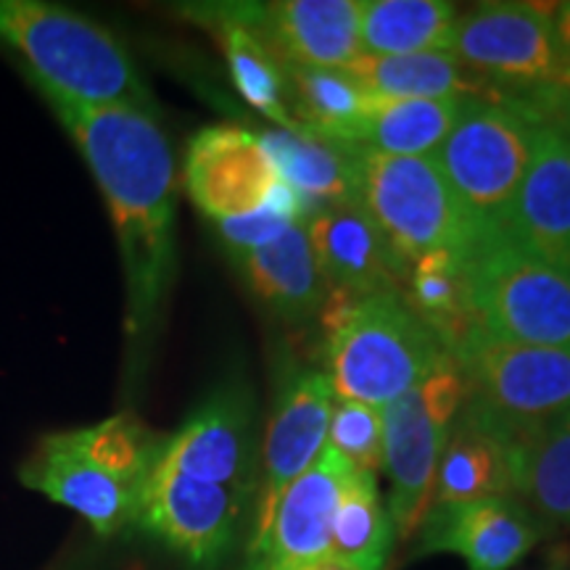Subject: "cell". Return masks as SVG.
<instances>
[{"instance_id": "6da1fadb", "label": "cell", "mask_w": 570, "mask_h": 570, "mask_svg": "<svg viewBox=\"0 0 570 570\" xmlns=\"http://www.w3.org/2000/svg\"><path fill=\"white\" fill-rule=\"evenodd\" d=\"M80 148L109 206L125 269L130 341L159 323L175 283V156L154 111L80 106L40 92Z\"/></svg>"}, {"instance_id": "7a4b0ae2", "label": "cell", "mask_w": 570, "mask_h": 570, "mask_svg": "<svg viewBox=\"0 0 570 570\" xmlns=\"http://www.w3.org/2000/svg\"><path fill=\"white\" fill-rule=\"evenodd\" d=\"M167 439L132 412L77 431L51 433L24 462L19 479L56 504L75 510L101 537L138 523L142 497Z\"/></svg>"}, {"instance_id": "3957f363", "label": "cell", "mask_w": 570, "mask_h": 570, "mask_svg": "<svg viewBox=\"0 0 570 570\" xmlns=\"http://www.w3.org/2000/svg\"><path fill=\"white\" fill-rule=\"evenodd\" d=\"M0 42L24 59L40 92L96 109L154 111L127 48L82 13L40 0H0Z\"/></svg>"}, {"instance_id": "277c9868", "label": "cell", "mask_w": 570, "mask_h": 570, "mask_svg": "<svg viewBox=\"0 0 570 570\" xmlns=\"http://www.w3.org/2000/svg\"><path fill=\"white\" fill-rule=\"evenodd\" d=\"M327 341V377L338 399L386 407L446 360L402 294L354 298L331 291L320 309Z\"/></svg>"}, {"instance_id": "5b68a950", "label": "cell", "mask_w": 570, "mask_h": 570, "mask_svg": "<svg viewBox=\"0 0 570 570\" xmlns=\"http://www.w3.org/2000/svg\"><path fill=\"white\" fill-rule=\"evenodd\" d=\"M465 375V407L512 446L570 412L568 348L515 344L475 327L454 348Z\"/></svg>"}, {"instance_id": "8992f818", "label": "cell", "mask_w": 570, "mask_h": 570, "mask_svg": "<svg viewBox=\"0 0 570 570\" xmlns=\"http://www.w3.org/2000/svg\"><path fill=\"white\" fill-rule=\"evenodd\" d=\"M356 204L407 267L433 252L470 254L489 235L465 212L433 159L386 156L365 148Z\"/></svg>"}, {"instance_id": "52a82bcc", "label": "cell", "mask_w": 570, "mask_h": 570, "mask_svg": "<svg viewBox=\"0 0 570 570\" xmlns=\"http://www.w3.org/2000/svg\"><path fill=\"white\" fill-rule=\"evenodd\" d=\"M541 125V117L523 96L470 101L460 122L431 156L465 212L487 233H502Z\"/></svg>"}, {"instance_id": "ba28073f", "label": "cell", "mask_w": 570, "mask_h": 570, "mask_svg": "<svg viewBox=\"0 0 570 570\" xmlns=\"http://www.w3.org/2000/svg\"><path fill=\"white\" fill-rule=\"evenodd\" d=\"M465 396V375L458 362L446 356L415 389L381 407V470L389 479L386 508L394 531L402 539L415 537L425 512L431 510L441 452Z\"/></svg>"}, {"instance_id": "9c48e42d", "label": "cell", "mask_w": 570, "mask_h": 570, "mask_svg": "<svg viewBox=\"0 0 570 570\" xmlns=\"http://www.w3.org/2000/svg\"><path fill=\"white\" fill-rule=\"evenodd\" d=\"M475 320L491 336L570 352V269L489 233L465 256Z\"/></svg>"}, {"instance_id": "30bf717a", "label": "cell", "mask_w": 570, "mask_h": 570, "mask_svg": "<svg viewBox=\"0 0 570 570\" xmlns=\"http://www.w3.org/2000/svg\"><path fill=\"white\" fill-rule=\"evenodd\" d=\"M449 53L508 96L570 88L554 9L537 3H483L460 13Z\"/></svg>"}, {"instance_id": "8fae6325", "label": "cell", "mask_w": 570, "mask_h": 570, "mask_svg": "<svg viewBox=\"0 0 570 570\" xmlns=\"http://www.w3.org/2000/svg\"><path fill=\"white\" fill-rule=\"evenodd\" d=\"M333 404H336V391L323 370H298L285 381L259 446L254 529L248 550L265 539L283 491L323 454Z\"/></svg>"}, {"instance_id": "7c38bea8", "label": "cell", "mask_w": 570, "mask_h": 570, "mask_svg": "<svg viewBox=\"0 0 570 570\" xmlns=\"http://www.w3.org/2000/svg\"><path fill=\"white\" fill-rule=\"evenodd\" d=\"M252 497L214 483L185 479L156 465L138 523L180 552L190 566L214 568L233 550Z\"/></svg>"}, {"instance_id": "4fadbf2b", "label": "cell", "mask_w": 570, "mask_h": 570, "mask_svg": "<svg viewBox=\"0 0 570 570\" xmlns=\"http://www.w3.org/2000/svg\"><path fill=\"white\" fill-rule=\"evenodd\" d=\"M159 465L185 479L240 491L254 502L259 441L248 391L227 386L206 399L167 439Z\"/></svg>"}, {"instance_id": "5bb4252c", "label": "cell", "mask_w": 570, "mask_h": 570, "mask_svg": "<svg viewBox=\"0 0 570 570\" xmlns=\"http://www.w3.org/2000/svg\"><path fill=\"white\" fill-rule=\"evenodd\" d=\"M281 177L259 135L238 125L206 127L190 140L185 185L212 223L244 217L267 204Z\"/></svg>"}, {"instance_id": "9a60e30c", "label": "cell", "mask_w": 570, "mask_h": 570, "mask_svg": "<svg viewBox=\"0 0 570 570\" xmlns=\"http://www.w3.org/2000/svg\"><path fill=\"white\" fill-rule=\"evenodd\" d=\"M417 531V554L452 552L468 570L515 568L550 533L512 497L431 508Z\"/></svg>"}, {"instance_id": "2e32d148", "label": "cell", "mask_w": 570, "mask_h": 570, "mask_svg": "<svg viewBox=\"0 0 570 570\" xmlns=\"http://www.w3.org/2000/svg\"><path fill=\"white\" fill-rule=\"evenodd\" d=\"M502 235L533 259L570 269V132L544 122Z\"/></svg>"}, {"instance_id": "e0dca14e", "label": "cell", "mask_w": 570, "mask_h": 570, "mask_svg": "<svg viewBox=\"0 0 570 570\" xmlns=\"http://www.w3.org/2000/svg\"><path fill=\"white\" fill-rule=\"evenodd\" d=\"M352 473L354 468L325 446L277 499L265 539L248 550V570H285L331 554L333 515Z\"/></svg>"}, {"instance_id": "ac0fdd59", "label": "cell", "mask_w": 570, "mask_h": 570, "mask_svg": "<svg viewBox=\"0 0 570 570\" xmlns=\"http://www.w3.org/2000/svg\"><path fill=\"white\" fill-rule=\"evenodd\" d=\"M306 233L327 291L354 298L404 291L407 265L356 202L315 212Z\"/></svg>"}, {"instance_id": "d6986e66", "label": "cell", "mask_w": 570, "mask_h": 570, "mask_svg": "<svg viewBox=\"0 0 570 570\" xmlns=\"http://www.w3.org/2000/svg\"><path fill=\"white\" fill-rule=\"evenodd\" d=\"M244 13L283 67L346 69L362 56L356 0L244 3Z\"/></svg>"}, {"instance_id": "ffe728a7", "label": "cell", "mask_w": 570, "mask_h": 570, "mask_svg": "<svg viewBox=\"0 0 570 570\" xmlns=\"http://www.w3.org/2000/svg\"><path fill=\"white\" fill-rule=\"evenodd\" d=\"M281 180L302 198L306 214L354 204L360 196V161L365 148L333 140L304 127H273L259 135Z\"/></svg>"}, {"instance_id": "44dd1931", "label": "cell", "mask_w": 570, "mask_h": 570, "mask_svg": "<svg viewBox=\"0 0 570 570\" xmlns=\"http://www.w3.org/2000/svg\"><path fill=\"white\" fill-rule=\"evenodd\" d=\"M515 499V454L512 444L462 407L441 452L431 508Z\"/></svg>"}, {"instance_id": "7402d4cb", "label": "cell", "mask_w": 570, "mask_h": 570, "mask_svg": "<svg viewBox=\"0 0 570 570\" xmlns=\"http://www.w3.org/2000/svg\"><path fill=\"white\" fill-rule=\"evenodd\" d=\"M240 273L259 302L285 323H309L320 317L327 291L312 252L306 223H298L273 244L235 256Z\"/></svg>"}, {"instance_id": "603a6c76", "label": "cell", "mask_w": 570, "mask_h": 570, "mask_svg": "<svg viewBox=\"0 0 570 570\" xmlns=\"http://www.w3.org/2000/svg\"><path fill=\"white\" fill-rule=\"evenodd\" d=\"M348 75L373 98L415 101V98H470V101H504L499 90L481 75L454 59L452 53L412 56H360L346 67Z\"/></svg>"}, {"instance_id": "cb8c5ba5", "label": "cell", "mask_w": 570, "mask_h": 570, "mask_svg": "<svg viewBox=\"0 0 570 570\" xmlns=\"http://www.w3.org/2000/svg\"><path fill=\"white\" fill-rule=\"evenodd\" d=\"M198 17L209 21L223 46L227 69L240 98L277 127H296L288 111V82L285 67L265 46V40L248 24L244 3H219L209 9H198Z\"/></svg>"}, {"instance_id": "d4e9b609", "label": "cell", "mask_w": 570, "mask_h": 570, "mask_svg": "<svg viewBox=\"0 0 570 570\" xmlns=\"http://www.w3.org/2000/svg\"><path fill=\"white\" fill-rule=\"evenodd\" d=\"M465 256L454 252L425 254L423 259L412 262L404 277V304L441 341L449 356L475 327H481L470 296Z\"/></svg>"}, {"instance_id": "484cf974", "label": "cell", "mask_w": 570, "mask_h": 570, "mask_svg": "<svg viewBox=\"0 0 570 570\" xmlns=\"http://www.w3.org/2000/svg\"><path fill=\"white\" fill-rule=\"evenodd\" d=\"M362 56L449 53L458 6L446 0H356Z\"/></svg>"}, {"instance_id": "4316f807", "label": "cell", "mask_w": 570, "mask_h": 570, "mask_svg": "<svg viewBox=\"0 0 570 570\" xmlns=\"http://www.w3.org/2000/svg\"><path fill=\"white\" fill-rule=\"evenodd\" d=\"M285 82L296 127L360 146L373 96L346 69L285 67Z\"/></svg>"}, {"instance_id": "83f0119b", "label": "cell", "mask_w": 570, "mask_h": 570, "mask_svg": "<svg viewBox=\"0 0 570 570\" xmlns=\"http://www.w3.org/2000/svg\"><path fill=\"white\" fill-rule=\"evenodd\" d=\"M512 454L518 502L547 531L570 525V412L518 441Z\"/></svg>"}, {"instance_id": "f1b7e54d", "label": "cell", "mask_w": 570, "mask_h": 570, "mask_svg": "<svg viewBox=\"0 0 570 570\" xmlns=\"http://www.w3.org/2000/svg\"><path fill=\"white\" fill-rule=\"evenodd\" d=\"M470 98H415L389 101L373 98V109L362 127L360 146L386 156H417L431 159L454 125L465 114Z\"/></svg>"}, {"instance_id": "f546056e", "label": "cell", "mask_w": 570, "mask_h": 570, "mask_svg": "<svg viewBox=\"0 0 570 570\" xmlns=\"http://www.w3.org/2000/svg\"><path fill=\"white\" fill-rule=\"evenodd\" d=\"M394 533L389 508L377 491V475L354 470L333 515L331 554L360 570H383Z\"/></svg>"}, {"instance_id": "4dcf8cb0", "label": "cell", "mask_w": 570, "mask_h": 570, "mask_svg": "<svg viewBox=\"0 0 570 570\" xmlns=\"http://www.w3.org/2000/svg\"><path fill=\"white\" fill-rule=\"evenodd\" d=\"M325 446L333 449L338 458H344L354 470L377 475L383 465L381 410L336 396Z\"/></svg>"}, {"instance_id": "1f68e13d", "label": "cell", "mask_w": 570, "mask_h": 570, "mask_svg": "<svg viewBox=\"0 0 570 570\" xmlns=\"http://www.w3.org/2000/svg\"><path fill=\"white\" fill-rule=\"evenodd\" d=\"M298 223H306V206L294 194V188H288L281 180L265 206H259L252 214H244V217L223 219V223L214 225H217L223 244L238 256L273 244Z\"/></svg>"}, {"instance_id": "d6a6232c", "label": "cell", "mask_w": 570, "mask_h": 570, "mask_svg": "<svg viewBox=\"0 0 570 570\" xmlns=\"http://www.w3.org/2000/svg\"><path fill=\"white\" fill-rule=\"evenodd\" d=\"M531 104V109L539 114L541 122L558 125L562 130L570 132V88H552L539 90L523 96Z\"/></svg>"}, {"instance_id": "836d02e7", "label": "cell", "mask_w": 570, "mask_h": 570, "mask_svg": "<svg viewBox=\"0 0 570 570\" xmlns=\"http://www.w3.org/2000/svg\"><path fill=\"white\" fill-rule=\"evenodd\" d=\"M285 570H360V568L348 566V562L333 558V554H323V558L298 562V566H291V568H285Z\"/></svg>"}, {"instance_id": "e575fe53", "label": "cell", "mask_w": 570, "mask_h": 570, "mask_svg": "<svg viewBox=\"0 0 570 570\" xmlns=\"http://www.w3.org/2000/svg\"><path fill=\"white\" fill-rule=\"evenodd\" d=\"M554 30H558V38L570 56V0L568 3L554 6Z\"/></svg>"}]
</instances>
